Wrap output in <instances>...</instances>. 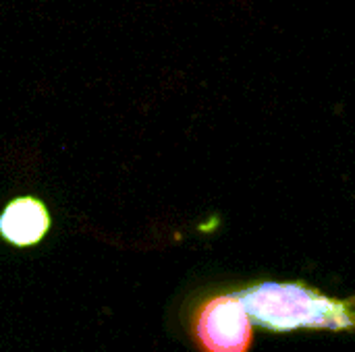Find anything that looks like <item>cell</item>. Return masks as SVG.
I'll use <instances>...</instances> for the list:
<instances>
[{
  "label": "cell",
  "mask_w": 355,
  "mask_h": 352,
  "mask_svg": "<svg viewBox=\"0 0 355 352\" xmlns=\"http://www.w3.org/2000/svg\"><path fill=\"white\" fill-rule=\"evenodd\" d=\"M191 334L202 352H248L254 324L237 293L206 299L191 317Z\"/></svg>",
  "instance_id": "7a4b0ae2"
},
{
  "label": "cell",
  "mask_w": 355,
  "mask_h": 352,
  "mask_svg": "<svg viewBox=\"0 0 355 352\" xmlns=\"http://www.w3.org/2000/svg\"><path fill=\"white\" fill-rule=\"evenodd\" d=\"M52 218L48 205L33 195L15 197L0 212V237L19 249L37 245L48 234Z\"/></svg>",
  "instance_id": "3957f363"
},
{
  "label": "cell",
  "mask_w": 355,
  "mask_h": 352,
  "mask_svg": "<svg viewBox=\"0 0 355 352\" xmlns=\"http://www.w3.org/2000/svg\"><path fill=\"white\" fill-rule=\"evenodd\" d=\"M252 324L270 332L355 330V297L333 299L302 282H262L237 290Z\"/></svg>",
  "instance_id": "6da1fadb"
}]
</instances>
